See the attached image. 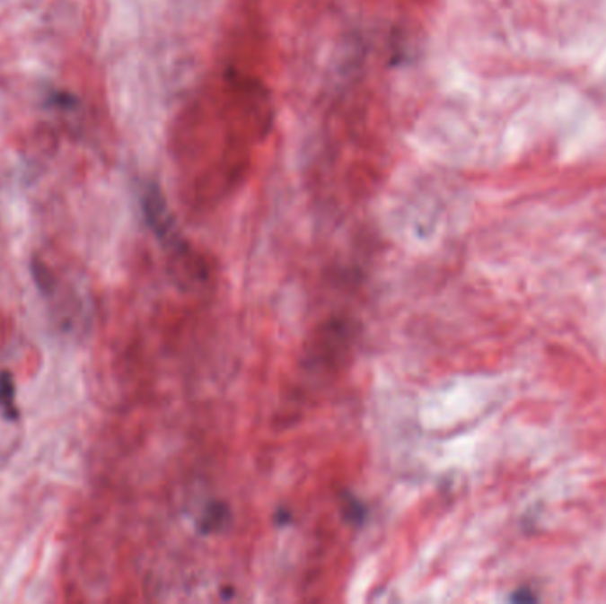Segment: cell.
I'll return each instance as SVG.
<instances>
[{
  "mask_svg": "<svg viewBox=\"0 0 606 604\" xmlns=\"http://www.w3.org/2000/svg\"><path fill=\"white\" fill-rule=\"evenodd\" d=\"M32 276H34V284L38 285L40 293L47 298L54 296L56 287H57V280L52 273V269L48 268L45 263H32Z\"/></svg>",
  "mask_w": 606,
  "mask_h": 604,
  "instance_id": "277c9868",
  "label": "cell"
},
{
  "mask_svg": "<svg viewBox=\"0 0 606 604\" xmlns=\"http://www.w3.org/2000/svg\"><path fill=\"white\" fill-rule=\"evenodd\" d=\"M0 411L7 422H16L20 418V409L16 404V385L9 371L0 372Z\"/></svg>",
  "mask_w": 606,
  "mask_h": 604,
  "instance_id": "3957f363",
  "label": "cell"
},
{
  "mask_svg": "<svg viewBox=\"0 0 606 604\" xmlns=\"http://www.w3.org/2000/svg\"><path fill=\"white\" fill-rule=\"evenodd\" d=\"M538 598L534 594H531V589H520L514 596H513V601H525V603H531V601H536Z\"/></svg>",
  "mask_w": 606,
  "mask_h": 604,
  "instance_id": "8992f818",
  "label": "cell"
},
{
  "mask_svg": "<svg viewBox=\"0 0 606 604\" xmlns=\"http://www.w3.org/2000/svg\"><path fill=\"white\" fill-rule=\"evenodd\" d=\"M289 518H291V514L287 512V511H278L277 514H275V520H277V523H287L289 521Z\"/></svg>",
  "mask_w": 606,
  "mask_h": 604,
  "instance_id": "52a82bcc",
  "label": "cell"
},
{
  "mask_svg": "<svg viewBox=\"0 0 606 604\" xmlns=\"http://www.w3.org/2000/svg\"><path fill=\"white\" fill-rule=\"evenodd\" d=\"M342 512H344L346 521L356 523V525H360L365 520V514H367V511L360 503V500L355 498V496H351V495H344V498H342Z\"/></svg>",
  "mask_w": 606,
  "mask_h": 604,
  "instance_id": "5b68a950",
  "label": "cell"
},
{
  "mask_svg": "<svg viewBox=\"0 0 606 604\" xmlns=\"http://www.w3.org/2000/svg\"><path fill=\"white\" fill-rule=\"evenodd\" d=\"M231 521V509L222 502H211L201 518H199V532L202 534H216L222 532Z\"/></svg>",
  "mask_w": 606,
  "mask_h": 604,
  "instance_id": "7a4b0ae2",
  "label": "cell"
},
{
  "mask_svg": "<svg viewBox=\"0 0 606 604\" xmlns=\"http://www.w3.org/2000/svg\"><path fill=\"white\" fill-rule=\"evenodd\" d=\"M142 209L151 231L163 241L174 243V220L162 194L156 188H147L142 196Z\"/></svg>",
  "mask_w": 606,
  "mask_h": 604,
  "instance_id": "6da1fadb",
  "label": "cell"
}]
</instances>
